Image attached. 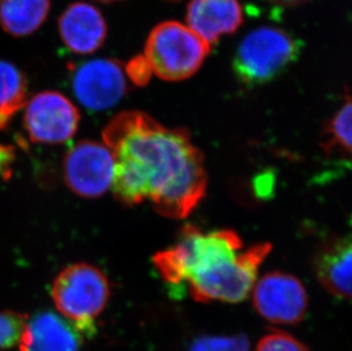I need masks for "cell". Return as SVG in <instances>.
I'll return each instance as SVG.
<instances>
[{"mask_svg": "<svg viewBox=\"0 0 352 351\" xmlns=\"http://www.w3.org/2000/svg\"><path fill=\"white\" fill-rule=\"evenodd\" d=\"M103 140L114 156L112 191L123 204L151 201L159 215L184 219L206 195L204 159L188 130L126 111L107 123Z\"/></svg>", "mask_w": 352, "mask_h": 351, "instance_id": "1", "label": "cell"}, {"mask_svg": "<svg viewBox=\"0 0 352 351\" xmlns=\"http://www.w3.org/2000/svg\"><path fill=\"white\" fill-rule=\"evenodd\" d=\"M242 239L232 229L203 232L184 226L175 246L157 252L153 264L168 284H187L190 297L199 302L226 279L243 251Z\"/></svg>", "mask_w": 352, "mask_h": 351, "instance_id": "2", "label": "cell"}, {"mask_svg": "<svg viewBox=\"0 0 352 351\" xmlns=\"http://www.w3.org/2000/svg\"><path fill=\"white\" fill-rule=\"evenodd\" d=\"M302 50V41L284 29L256 28L236 50L234 76L248 88L273 83L299 60Z\"/></svg>", "mask_w": 352, "mask_h": 351, "instance_id": "3", "label": "cell"}, {"mask_svg": "<svg viewBox=\"0 0 352 351\" xmlns=\"http://www.w3.org/2000/svg\"><path fill=\"white\" fill-rule=\"evenodd\" d=\"M209 52V45L192 29L166 21L151 31L144 56L160 79L182 81L199 70Z\"/></svg>", "mask_w": 352, "mask_h": 351, "instance_id": "4", "label": "cell"}, {"mask_svg": "<svg viewBox=\"0 0 352 351\" xmlns=\"http://www.w3.org/2000/svg\"><path fill=\"white\" fill-rule=\"evenodd\" d=\"M52 298L60 315L96 330L94 321L107 307L110 285L100 269L88 264H74L56 276Z\"/></svg>", "mask_w": 352, "mask_h": 351, "instance_id": "5", "label": "cell"}, {"mask_svg": "<svg viewBox=\"0 0 352 351\" xmlns=\"http://www.w3.org/2000/svg\"><path fill=\"white\" fill-rule=\"evenodd\" d=\"M64 180L77 195L100 198L112 189L113 153L104 142L82 140L71 147L63 163Z\"/></svg>", "mask_w": 352, "mask_h": 351, "instance_id": "6", "label": "cell"}, {"mask_svg": "<svg viewBox=\"0 0 352 351\" xmlns=\"http://www.w3.org/2000/svg\"><path fill=\"white\" fill-rule=\"evenodd\" d=\"M80 113L67 96L58 92H43L28 100L24 127L34 142L62 144L77 133Z\"/></svg>", "mask_w": 352, "mask_h": 351, "instance_id": "7", "label": "cell"}, {"mask_svg": "<svg viewBox=\"0 0 352 351\" xmlns=\"http://www.w3.org/2000/svg\"><path fill=\"white\" fill-rule=\"evenodd\" d=\"M252 299L256 312L273 324H299L308 309V295L302 283L283 272L267 273L256 281Z\"/></svg>", "mask_w": 352, "mask_h": 351, "instance_id": "8", "label": "cell"}, {"mask_svg": "<svg viewBox=\"0 0 352 351\" xmlns=\"http://www.w3.org/2000/svg\"><path fill=\"white\" fill-rule=\"evenodd\" d=\"M71 83L77 100L91 111L113 107L129 89L126 69L112 58H97L80 64L74 69Z\"/></svg>", "mask_w": 352, "mask_h": 351, "instance_id": "9", "label": "cell"}, {"mask_svg": "<svg viewBox=\"0 0 352 351\" xmlns=\"http://www.w3.org/2000/svg\"><path fill=\"white\" fill-rule=\"evenodd\" d=\"M96 330L87 328L53 312L29 318L19 349L21 351H80L85 335Z\"/></svg>", "mask_w": 352, "mask_h": 351, "instance_id": "10", "label": "cell"}, {"mask_svg": "<svg viewBox=\"0 0 352 351\" xmlns=\"http://www.w3.org/2000/svg\"><path fill=\"white\" fill-rule=\"evenodd\" d=\"M58 32L64 45L71 52L88 55L100 50L105 43L107 21L94 5L71 3L60 17Z\"/></svg>", "mask_w": 352, "mask_h": 351, "instance_id": "11", "label": "cell"}, {"mask_svg": "<svg viewBox=\"0 0 352 351\" xmlns=\"http://www.w3.org/2000/svg\"><path fill=\"white\" fill-rule=\"evenodd\" d=\"M313 266L316 279L329 295L352 299V235L334 236L322 243Z\"/></svg>", "mask_w": 352, "mask_h": 351, "instance_id": "12", "label": "cell"}, {"mask_svg": "<svg viewBox=\"0 0 352 351\" xmlns=\"http://www.w3.org/2000/svg\"><path fill=\"white\" fill-rule=\"evenodd\" d=\"M186 20L188 28L211 46L242 25L243 7L239 0H190Z\"/></svg>", "mask_w": 352, "mask_h": 351, "instance_id": "13", "label": "cell"}, {"mask_svg": "<svg viewBox=\"0 0 352 351\" xmlns=\"http://www.w3.org/2000/svg\"><path fill=\"white\" fill-rule=\"evenodd\" d=\"M50 6L52 0H0V27L10 36H30L45 23Z\"/></svg>", "mask_w": 352, "mask_h": 351, "instance_id": "14", "label": "cell"}, {"mask_svg": "<svg viewBox=\"0 0 352 351\" xmlns=\"http://www.w3.org/2000/svg\"><path fill=\"white\" fill-rule=\"evenodd\" d=\"M28 103L24 73L12 62L0 60V131Z\"/></svg>", "mask_w": 352, "mask_h": 351, "instance_id": "15", "label": "cell"}, {"mask_svg": "<svg viewBox=\"0 0 352 351\" xmlns=\"http://www.w3.org/2000/svg\"><path fill=\"white\" fill-rule=\"evenodd\" d=\"M324 149L339 152L352 159V96L346 95L342 105L326 125Z\"/></svg>", "mask_w": 352, "mask_h": 351, "instance_id": "16", "label": "cell"}, {"mask_svg": "<svg viewBox=\"0 0 352 351\" xmlns=\"http://www.w3.org/2000/svg\"><path fill=\"white\" fill-rule=\"evenodd\" d=\"M29 317L22 312H0V350L20 345L27 330Z\"/></svg>", "mask_w": 352, "mask_h": 351, "instance_id": "17", "label": "cell"}, {"mask_svg": "<svg viewBox=\"0 0 352 351\" xmlns=\"http://www.w3.org/2000/svg\"><path fill=\"white\" fill-rule=\"evenodd\" d=\"M190 351H250L245 334L206 335L190 345Z\"/></svg>", "mask_w": 352, "mask_h": 351, "instance_id": "18", "label": "cell"}, {"mask_svg": "<svg viewBox=\"0 0 352 351\" xmlns=\"http://www.w3.org/2000/svg\"><path fill=\"white\" fill-rule=\"evenodd\" d=\"M254 351H310V349L289 333L274 331L258 342Z\"/></svg>", "mask_w": 352, "mask_h": 351, "instance_id": "19", "label": "cell"}, {"mask_svg": "<svg viewBox=\"0 0 352 351\" xmlns=\"http://www.w3.org/2000/svg\"><path fill=\"white\" fill-rule=\"evenodd\" d=\"M124 69L128 79L131 80V83H135L136 86H145L150 81L153 73L148 61L144 55L133 57Z\"/></svg>", "mask_w": 352, "mask_h": 351, "instance_id": "20", "label": "cell"}, {"mask_svg": "<svg viewBox=\"0 0 352 351\" xmlns=\"http://www.w3.org/2000/svg\"><path fill=\"white\" fill-rule=\"evenodd\" d=\"M15 161V152L12 146L0 144V177L10 178L13 173V164Z\"/></svg>", "mask_w": 352, "mask_h": 351, "instance_id": "21", "label": "cell"}, {"mask_svg": "<svg viewBox=\"0 0 352 351\" xmlns=\"http://www.w3.org/2000/svg\"><path fill=\"white\" fill-rule=\"evenodd\" d=\"M266 1L277 5V6L287 7L289 8V7L300 6V5H302V3L309 1V0H266Z\"/></svg>", "mask_w": 352, "mask_h": 351, "instance_id": "22", "label": "cell"}, {"mask_svg": "<svg viewBox=\"0 0 352 351\" xmlns=\"http://www.w3.org/2000/svg\"><path fill=\"white\" fill-rule=\"evenodd\" d=\"M95 1H98V3H113L120 1V0H95Z\"/></svg>", "mask_w": 352, "mask_h": 351, "instance_id": "23", "label": "cell"}]
</instances>
